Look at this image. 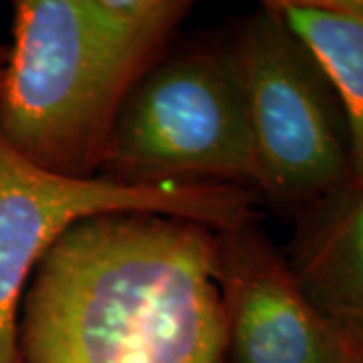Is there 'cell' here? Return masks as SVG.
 I'll list each match as a JSON object with an SVG mask.
<instances>
[{"mask_svg": "<svg viewBox=\"0 0 363 363\" xmlns=\"http://www.w3.org/2000/svg\"><path fill=\"white\" fill-rule=\"evenodd\" d=\"M216 234L150 212L73 224L26 286L21 363H226Z\"/></svg>", "mask_w": 363, "mask_h": 363, "instance_id": "obj_1", "label": "cell"}, {"mask_svg": "<svg viewBox=\"0 0 363 363\" xmlns=\"http://www.w3.org/2000/svg\"><path fill=\"white\" fill-rule=\"evenodd\" d=\"M192 11L184 0H18L0 138L55 176L97 178L119 107Z\"/></svg>", "mask_w": 363, "mask_h": 363, "instance_id": "obj_2", "label": "cell"}, {"mask_svg": "<svg viewBox=\"0 0 363 363\" xmlns=\"http://www.w3.org/2000/svg\"><path fill=\"white\" fill-rule=\"evenodd\" d=\"M99 176L130 186L228 184L255 192L247 107L226 47L162 55L133 83Z\"/></svg>", "mask_w": 363, "mask_h": 363, "instance_id": "obj_3", "label": "cell"}, {"mask_svg": "<svg viewBox=\"0 0 363 363\" xmlns=\"http://www.w3.org/2000/svg\"><path fill=\"white\" fill-rule=\"evenodd\" d=\"M226 51L247 107L255 192L297 216L351 180L350 130L337 93L264 2L236 26Z\"/></svg>", "mask_w": 363, "mask_h": 363, "instance_id": "obj_4", "label": "cell"}, {"mask_svg": "<svg viewBox=\"0 0 363 363\" xmlns=\"http://www.w3.org/2000/svg\"><path fill=\"white\" fill-rule=\"evenodd\" d=\"M259 196L228 184L130 186L73 180L28 164L0 138V363H21L18 321L26 286L45 252L73 224L109 212H150L214 230L257 220Z\"/></svg>", "mask_w": 363, "mask_h": 363, "instance_id": "obj_5", "label": "cell"}, {"mask_svg": "<svg viewBox=\"0 0 363 363\" xmlns=\"http://www.w3.org/2000/svg\"><path fill=\"white\" fill-rule=\"evenodd\" d=\"M226 362L363 363V345L319 311L259 222L216 234Z\"/></svg>", "mask_w": 363, "mask_h": 363, "instance_id": "obj_6", "label": "cell"}, {"mask_svg": "<svg viewBox=\"0 0 363 363\" xmlns=\"http://www.w3.org/2000/svg\"><path fill=\"white\" fill-rule=\"evenodd\" d=\"M285 257L313 305L363 345V180L345 182L297 216Z\"/></svg>", "mask_w": 363, "mask_h": 363, "instance_id": "obj_7", "label": "cell"}, {"mask_svg": "<svg viewBox=\"0 0 363 363\" xmlns=\"http://www.w3.org/2000/svg\"><path fill=\"white\" fill-rule=\"evenodd\" d=\"M311 51L347 119L351 178L363 180V0H267Z\"/></svg>", "mask_w": 363, "mask_h": 363, "instance_id": "obj_8", "label": "cell"}, {"mask_svg": "<svg viewBox=\"0 0 363 363\" xmlns=\"http://www.w3.org/2000/svg\"><path fill=\"white\" fill-rule=\"evenodd\" d=\"M4 57H6V51L0 49V69H2V63H4Z\"/></svg>", "mask_w": 363, "mask_h": 363, "instance_id": "obj_9", "label": "cell"}]
</instances>
